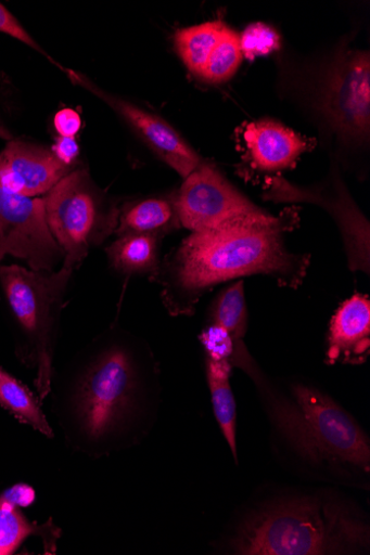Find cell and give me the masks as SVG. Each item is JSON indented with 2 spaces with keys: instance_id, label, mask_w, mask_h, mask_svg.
Masks as SVG:
<instances>
[{
  "instance_id": "13",
  "label": "cell",
  "mask_w": 370,
  "mask_h": 555,
  "mask_svg": "<svg viewBox=\"0 0 370 555\" xmlns=\"http://www.w3.org/2000/svg\"><path fill=\"white\" fill-rule=\"evenodd\" d=\"M74 170L51 151L21 140H10L0 153V186L23 196L44 195Z\"/></svg>"
},
{
  "instance_id": "11",
  "label": "cell",
  "mask_w": 370,
  "mask_h": 555,
  "mask_svg": "<svg viewBox=\"0 0 370 555\" xmlns=\"http://www.w3.org/2000/svg\"><path fill=\"white\" fill-rule=\"evenodd\" d=\"M71 80L107 104L136 132L152 153L173 168L182 179L204 159L165 119L155 116L118 95L102 90L85 75L63 68Z\"/></svg>"
},
{
  "instance_id": "28",
  "label": "cell",
  "mask_w": 370,
  "mask_h": 555,
  "mask_svg": "<svg viewBox=\"0 0 370 555\" xmlns=\"http://www.w3.org/2000/svg\"><path fill=\"white\" fill-rule=\"evenodd\" d=\"M0 139L12 140V134L4 128L0 127Z\"/></svg>"
},
{
  "instance_id": "27",
  "label": "cell",
  "mask_w": 370,
  "mask_h": 555,
  "mask_svg": "<svg viewBox=\"0 0 370 555\" xmlns=\"http://www.w3.org/2000/svg\"><path fill=\"white\" fill-rule=\"evenodd\" d=\"M54 125L61 137L76 138L81 129L82 120L76 111L66 108L56 114Z\"/></svg>"
},
{
  "instance_id": "1",
  "label": "cell",
  "mask_w": 370,
  "mask_h": 555,
  "mask_svg": "<svg viewBox=\"0 0 370 555\" xmlns=\"http://www.w3.org/2000/svg\"><path fill=\"white\" fill-rule=\"evenodd\" d=\"M52 413L66 444L100 460L140 444L162 405V370L150 345L114 323L51 380Z\"/></svg>"
},
{
  "instance_id": "18",
  "label": "cell",
  "mask_w": 370,
  "mask_h": 555,
  "mask_svg": "<svg viewBox=\"0 0 370 555\" xmlns=\"http://www.w3.org/2000/svg\"><path fill=\"white\" fill-rule=\"evenodd\" d=\"M0 408L44 437L55 438L38 396L3 367H0Z\"/></svg>"
},
{
  "instance_id": "12",
  "label": "cell",
  "mask_w": 370,
  "mask_h": 555,
  "mask_svg": "<svg viewBox=\"0 0 370 555\" xmlns=\"http://www.w3.org/2000/svg\"><path fill=\"white\" fill-rule=\"evenodd\" d=\"M242 139L243 173L266 176L264 181L292 169L314 145L311 140L272 120L248 124Z\"/></svg>"
},
{
  "instance_id": "10",
  "label": "cell",
  "mask_w": 370,
  "mask_h": 555,
  "mask_svg": "<svg viewBox=\"0 0 370 555\" xmlns=\"http://www.w3.org/2000/svg\"><path fill=\"white\" fill-rule=\"evenodd\" d=\"M330 182L309 190L299 189L282 177L266 181L267 199L277 202H312L322 205L334 217L342 232L348 268L353 272H362L369 276V223L357 208L339 175L332 171Z\"/></svg>"
},
{
  "instance_id": "9",
  "label": "cell",
  "mask_w": 370,
  "mask_h": 555,
  "mask_svg": "<svg viewBox=\"0 0 370 555\" xmlns=\"http://www.w3.org/2000/svg\"><path fill=\"white\" fill-rule=\"evenodd\" d=\"M11 256L34 271L54 272L65 254L52 235L42 197L15 194L0 186V263Z\"/></svg>"
},
{
  "instance_id": "19",
  "label": "cell",
  "mask_w": 370,
  "mask_h": 555,
  "mask_svg": "<svg viewBox=\"0 0 370 555\" xmlns=\"http://www.w3.org/2000/svg\"><path fill=\"white\" fill-rule=\"evenodd\" d=\"M60 530L54 526L31 525L7 494L0 496V555L13 554L31 534L42 538L51 552L56 548Z\"/></svg>"
},
{
  "instance_id": "14",
  "label": "cell",
  "mask_w": 370,
  "mask_h": 555,
  "mask_svg": "<svg viewBox=\"0 0 370 555\" xmlns=\"http://www.w3.org/2000/svg\"><path fill=\"white\" fill-rule=\"evenodd\" d=\"M326 350L330 365H362L370 356V299L354 294L331 320Z\"/></svg>"
},
{
  "instance_id": "3",
  "label": "cell",
  "mask_w": 370,
  "mask_h": 555,
  "mask_svg": "<svg viewBox=\"0 0 370 555\" xmlns=\"http://www.w3.org/2000/svg\"><path fill=\"white\" fill-rule=\"evenodd\" d=\"M237 367L253 380L276 438L295 463L324 480L369 487V438L339 402L301 382L283 389L259 370L250 352Z\"/></svg>"
},
{
  "instance_id": "26",
  "label": "cell",
  "mask_w": 370,
  "mask_h": 555,
  "mask_svg": "<svg viewBox=\"0 0 370 555\" xmlns=\"http://www.w3.org/2000/svg\"><path fill=\"white\" fill-rule=\"evenodd\" d=\"M51 153L66 167L75 168L80 155V146L76 138L60 137L52 145Z\"/></svg>"
},
{
  "instance_id": "25",
  "label": "cell",
  "mask_w": 370,
  "mask_h": 555,
  "mask_svg": "<svg viewBox=\"0 0 370 555\" xmlns=\"http://www.w3.org/2000/svg\"><path fill=\"white\" fill-rule=\"evenodd\" d=\"M0 33L14 37L15 39L37 50L39 54L46 56L52 63H55L46 54L44 50L2 4H0Z\"/></svg>"
},
{
  "instance_id": "4",
  "label": "cell",
  "mask_w": 370,
  "mask_h": 555,
  "mask_svg": "<svg viewBox=\"0 0 370 555\" xmlns=\"http://www.w3.org/2000/svg\"><path fill=\"white\" fill-rule=\"evenodd\" d=\"M370 527L355 504L329 492L292 495L252 512L228 540L240 555L366 553Z\"/></svg>"
},
{
  "instance_id": "2",
  "label": "cell",
  "mask_w": 370,
  "mask_h": 555,
  "mask_svg": "<svg viewBox=\"0 0 370 555\" xmlns=\"http://www.w3.org/2000/svg\"><path fill=\"white\" fill-rule=\"evenodd\" d=\"M296 209L279 216L193 232L162 261L152 282L173 318L193 317L200 300L218 285L253 275L268 276L279 286H302L310 266L309 255L292 254L285 234L298 227Z\"/></svg>"
},
{
  "instance_id": "22",
  "label": "cell",
  "mask_w": 370,
  "mask_h": 555,
  "mask_svg": "<svg viewBox=\"0 0 370 555\" xmlns=\"http://www.w3.org/2000/svg\"><path fill=\"white\" fill-rule=\"evenodd\" d=\"M242 60L240 35L226 25L201 79L214 85L224 83L237 74Z\"/></svg>"
},
{
  "instance_id": "24",
  "label": "cell",
  "mask_w": 370,
  "mask_h": 555,
  "mask_svg": "<svg viewBox=\"0 0 370 555\" xmlns=\"http://www.w3.org/2000/svg\"><path fill=\"white\" fill-rule=\"evenodd\" d=\"M243 57L254 60L270 55L281 47V37L272 27L255 23L240 36Z\"/></svg>"
},
{
  "instance_id": "15",
  "label": "cell",
  "mask_w": 370,
  "mask_h": 555,
  "mask_svg": "<svg viewBox=\"0 0 370 555\" xmlns=\"http://www.w3.org/2000/svg\"><path fill=\"white\" fill-rule=\"evenodd\" d=\"M177 191L127 202L120 207L115 234H142L164 238L181 229Z\"/></svg>"
},
{
  "instance_id": "6",
  "label": "cell",
  "mask_w": 370,
  "mask_h": 555,
  "mask_svg": "<svg viewBox=\"0 0 370 555\" xmlns=\"http://www.w3.org/2000/svg\"><path fill=\"white\" fill-rule=\"evenodd\" d=\"M42 198L49 229L65 254L64 264L76 271L116 232L119 202L85 169H75Z\"/></svg>"
},
{
  "instance_id": "20",
  "label": "cell",
  "mask_w": 370,
  "mask_h": 555,
  "mask_svg": "<svg viewBox=\"0 0 370 555\" xmlns=\"http://www.w3.org/2000/svg\"><path fill=\"white\" fill-rule=\"evenodd\" d=\"M205 323L225 328L239 346L245 345L248 311L243 280H238L219 292L210 302Z\"/></svg>"
},
{
  "instance_id": "7",
  "label": "cell",
  "mask_w": 370,
  "mask_h": 555,
  "mask_svg": "<svg viewBox=\"0 0 370 555\" xmlns=\"http://www.w3.org/2000/svg\"><path fill=\"white\" fill-rule=\"evenodd\" d=\"M314 106L346 149L362 150L370 137V56L342 49L324 68Z\"/></svg>"
},
{
  "instance_id": "17",
  "label": "cell",
  "mask_w": 370,
  "mask_h": 555,
  "mask_svg": "<svg viewBox=\"0 0 370 555\" xmlns=\"http://www.w3.org/2000/svg\"><path fill=\"white\" fill-rule=\"evenodd\" d=\"M205 359L207 386L216 420L239 465L237 444V401L231 386L233 366L229 362Z\"/></svg>"
},
{
  "instance_id": "21",
  "label": "cell",
  "mask_w": 370,
  "mask_h": 555,
  "mask_svg": "<svg viewBox=\"0 0 370 555\" xmlns=\"http://www.w3.org/2000/svg\"><path fill=\"white\" fill-rule=\"evenodd\" d=\"M225 26L224 22L214 21L179 29L176 33L177 52L186 67L194 76L201 78Z\"/></svg>"
},
{
  "instance_id": "8",
  "label": "cell",
  "mask_w": 370,
  "mask_h": 555,
  "mask_svg": "<svg viewBox=\"0 0 370 555\" xmlns=\"http://www.w3.org/2000/svg\"><path fill=\"white\" fill-rule=\"evenodd\" d=\"M182 228L193 232L216 230L270 214L255 206L213 164L203 162L177 190Z\"/></svg>"
},
{
  "instance_id": "5",
  "label": "cell",
  "mask_w": 370,
  "mask_h": 555,
  "mask_svg": "<svg viewBox=\"0 0 370 555\" xmlns=\"http://www.w3.org/2000/svg\"><path fill=\"white\" fill-rule=\"evenodd\" d=\"M75 272L64 263L54 272L0 264V288L12 322L16 357L35 372L41 403L50 395L65 299Z\"/></svg>"
},
{
  "instance_id": "16",
  "label": "cell",
  "mask_w": 370,
  "mask_h": 555,
  "mask_svg": "<svg viewBox=\"0 0 370 555\" xmlns=\"http://www.w3.org/2000/svg\"><path fill=\"white\" fill-rule=\"evenodd\" d=\"M162 238L126 234L111 244L107 254L111 268L126 278L148 276L150 281L162 266Z\"/></svg>"
},
{
  "instance_id": "23",
  "label": "cell",
  "mask_w": 370,
  "mask_h": 555,
  "mask_svg": "<svg viewBox=\"0 0 370 555\" xmlns=\"http://www.w3.org/2000/svg\"><path fill=\"white\" fill-rule=\"evenodd\" d=\"M200 341L204 349V358L229 362L231 365L237 356L246 348L245 345L239 346L225 328L206 323L201 332Z\"/></svg>"
}]
</instances>
